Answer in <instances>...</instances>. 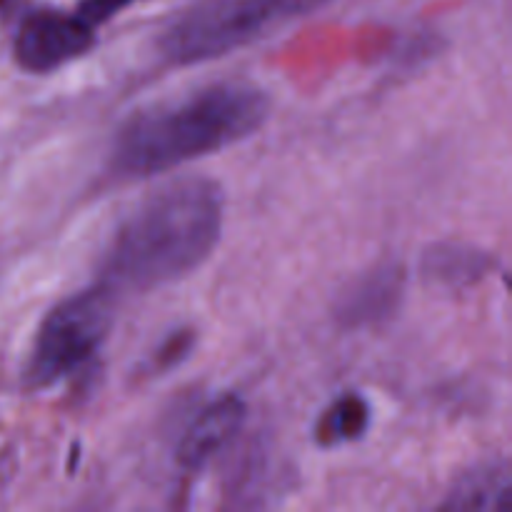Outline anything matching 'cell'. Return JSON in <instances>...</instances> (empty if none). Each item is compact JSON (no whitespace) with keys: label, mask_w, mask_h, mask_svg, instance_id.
I'll return each mask as SVG.
<instances>
[{"label":"cell","mask_w":512,"mask_h":512,"mask_svg":"<svg viewBox=\"0 0 512 512\" xmlns=\"http://www.w3.org/2000/svg\"><path fill=\"white\" fill-rule=\"evenodd\" d=\"M223 220V190L215 180L183 178L165 185L115 230L100 260V283L118 295L178 283L213 255Z\"/></svg>","instance_id":"6da1fadb"},{"label":"cell","mask_w":512,"mask_h":512,"mask_svg":"<svg viewBox=\"0 0 512 512\" xmlns=\"http://www.w3.org/2000/svg\"><path fill=\"white\" fill-rule=\"evenodd\" d=\"M270 98L243 80L205 85L185 98L130 115L110 150L115 178L140 180L183 168L250 138L265 125Z\"/></svg>","instance_id":"7a4b0ae2"},{"label":"cell","mask_w":512,"mask_h":512,"mask_svg":"<svg viewBox=\"0 0 512 512\" xmlns=\"http://www.w3.org/2000/svg\"><path fill=\"white\" fill-rule=\"evenodd\" d=\"M325 0H203L163 30L158 50L170 65H200L235 53L313 13Z\"/></svg>","instance_id":"3957f363"},{"label":"cell","mask_w":512,"mask_h":512,"mask_svg":"<svg viewBox=\"0 0 512 512\" xmlns=\"http://www.w3.org/2000/svg\"><path fill=\"white\" fill-rule=\"evenodd\" d=\"M118 293L95 283L55 303L38 325L23 380L30 390L63 383L98 355L115 323Z\"/></svg>","instance_id":"277c9868"},{"label":"cell","mask_w":512,"mask_h":512,"mask_svg":"<svg viewBox=\"0 0 512 512\" xmlns=\"http://www.w3.org/2000/svg\"><path fill=\"white\" fill-rule=\"evenodd\" d=\"M95 45V28L78 13L38 10L20 23L15 33V60L28 73H53L83 58Z\"/></svg>","instance_id":"5b68a950"},{"label":"cell","mask_w":512,"mask_h":512,"mask_svg":"<svg viewBox=\"0 0 512 512\" xmlns=\"http://www.w3.org/2000/svg\"><path fill=\"white\" fill-rule=\"evenodd\" d=\"M248 420V405L240 395L228 393L205 405L198 418L188 425L175 448V460L185 470H200L223 453Z\"/></svg>","instance_id":"8992f818"},{"label":"cell","mask_w":512,"mask_h":512,"mask_svg":"<svg viewBox=\"0 0 512 512\" xmlns=\"http://www.w3.org/2000/svg\"><path fill=\"white\" fill-rule=\"evenodd\" d=\"M405 280L408 275L403 265H378L340 295L335 315L348 328H368V325L383 323L403 303Z\"/></svg>","instance_id":"52a82bcc"},{"label":"cell","mask_w":512,"mask_h":512,"mask_svg":"<svg viewBox=\"0 0 512 512\" xmlns=\"http://www.w3.org/2000/svg\"><path fill=\"white\" fill-rule=\"evenodd\" d=\"M453 512H512V473L505 460L475 465L455 480L440 505Z\"/></svg>","instance_id":"ba28073f"},{"label":"cell","mask_w":512,"mask_h":512,"mask_svg":"<svg viewBox=\"0 0 512 512\" xmlns=\"http://www.w3.org/2000/svg\"><path fill=\"white\" fill-rule=\"evenodd\" d=\"M490 265H493L490 255L473 245L440 243L423 255L420 270H423L425 283L453 290L478 283L488 273Z\"/></svg>","instance_id":"9c48e42d"},{"label":"cell","mask_w":512,"mask_h":512,"mask_svg":"<svg viewBox=\"0 0 512 512\" xmlns=\"http://www.w3.org/2000/svg\"><path fill=\"white\" fill-rule=\"evenodd\" d=\"M370 420H373V410H370V403L363 395H340L320 413L313 430L315 443L320 448H340V445L355 443V440L368 433Z\"/></svg>","instance_id":"30bf717a"},{"label":"cell","mask_w":512,"mask_h":512,"mask_svg":"<svg viewBox=\"0 0 512 512\" xmlns=\"http://www.w3.org/2000/svg\"><path fill=\"white\" fill-rule=\"evenodd\" d=\"M195 348V333L190 328L173 330L163 343L155 348L153 353V368L155 370H173L178 368L180 363L188 360V355L193 353Z\"/></svg>","instance_id":"8fae6325"},{"label":"cell","mask_w":512,"mask_h":512,"mask_svg":"<svg viewBox=\"0 0 512 512\" xmlns=\"http://www.w3.org/2000/svg\"><path fill=\"white\" fill-rule=\"evenodd\" d=\"M133 3H138V0H83L78 8V15L95 28V25L105 23V20H110L113 15H118L120 10Z\"/></svg>","instance_id":"7c38bea8"}]
</instances>
